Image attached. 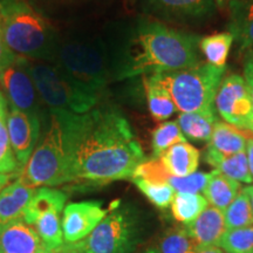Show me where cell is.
<instances>
[{"label": "cell", "instance_id": "6da1fadb", "mask_svg": "<svg viewBox=\"0 0 253 253\" xmlns=\"http://www.w3.org/2000/svg\"><path fill=\"white\" fill-rule=\"evenodd\" d=\"M50 113L62 129L69 183L101 185L132 178L145 161L130 123L115 107H94L84 114Z\"/></svg>", "mask_w": 253, "mask_h": 253}, {"label": "cell", "instance_id": "7a4b0ae2", "mask_svg": "<svg viewBox=\"0 0 253 253\" xmlns=\"http://www.w3.org/2000/svg\"><path fill=\"white\" fill-rule=\"evenodd\" d=\"M199 38L154 19H140L116 61L115 79L161 74L201 63Z\"/></svg>", "mask_w": 253, "mask_h": 253}, {"label": "cell", "instance_id": "3957f363", "mask_svg": "<svg viewBox=\"0 0 253 253\" xmlns=\"http://www.w3.org/2000/svg\"><path fill=\"white\" fill-rule=\"evenodd\" d=\"M2 39L15 55L34 60L55 56V32L46 18L25 0H0Z\"/></svg>", "mask_w": 253, "mask_h": 253}, {"label": "cell", "instance_id": "277c9868", "mask_svg": "<svg viewBox=\"0 0 253 253\" xmlns=\"http://www.w3.org/2000/svg\"><path fill=\"white\" fill-rule=\"evenodd\" d=\"M225 67L199 63L182 71L161 73V81L171 94L177 110L181 113L216 112L214 99Z\"/></svg>", "mask_w": 253, "mask_h": 253}, {"label": "cell", "instance_id": "5b68a950", "mask_svg": "<svg viewBox=\"0 0 253 253\" xmlns=\"http://www.w3.org/2000/svg\"><path fill=\"white\" fill-rule=\"evenodd\" d=\"M19 178L32 188L69 183L68 161L59 120L50 113V122Z\"/></svg>", "mask_w": 253, "mask_h": 253}, {"label": "cell", "instance_id": "8992f818", "mask_svg": "<svg viewBox=\"0 0 253 253\" xmlns=\"http://www.w3.org/2000/svg\"><path fill=\"white\" fill-rule=\"evenodd\" d=\"M56 66L77 86L99 95L109 78L108 55L102 46L88 41L72 40L58 45Z\"/></svg>", "mask_w": 253, "mask_h": 253}, {"label": "cell", "instance_id": "52a82bcc", "mask_svg": "<svg viewBox=\"0 0 253 253\" xmlns=\"http://www.w3.org/2000/svg\"><path fill=\"white\" fill-rule=\"evenodd\" d=\"M26 66L40 100L53 112L84 114L96 106L99 95L88 93L73 82L58 66L43 62L30 63Z\"/></svg>", "mask_w": 253, "mask_h": 253}, {"label": "cell", "instance_id": "ba28073f", "mask_svg": "<svg viewBox=\"0 0 253 253\" xmlns=\"http://www.w3.org/2000/svg\"><path fill=\"white\" fill-rule=\"evenodd\" d=\"M140 236L137 216L123 208L107 214L78 245L84 253H131L140 242Z\"/></svg>", "mask_w": 253, "mask_h": 253}, {"label": "cell", "instance_id": "9c48e42d", "mask_svg": "<svg viewBox=\"0 0 253 253\" xmlns=\"http://www.w3.org/2000/svg\"><path fill=\"white\" fill-rule=\"evenodd\" d=\"M216 112L224 122L253 132V107L244 78L229 74L221 80L214 99Z\"/></svg>", "mask_w": 253, "mask_h": 253}, {"label": "cell", "instance_id": "30bf717a", "mask_svg": "<svg viewBox=\"0 0 253 253\" xmlns=\"http://www.w3.org/2000/svg\"><path fill=\"white\" fill-rule=\"evenodd\" d=\"M0 84L11 107L39 116L40 96L26 66V58L18 56L8 67L0 72Z\"/></svg>", "mask_w": 253, "mask_h": 253}, {"label": "cell", "instance_id": "8fae6325", "mask_svg": "<svg viewBox=\"0 0 253 253\" xmlns=\"http://www.w3.org/2000/svg\"><path fill=\"white\" fill-rule=\"evenodd\" d=\"M216 0H143V9L158 19L176 23H198L210 18Z\"/></svg>", "mask_w": 253, "mask_h": 253}, {"label": "cell", "instance_id": "7c38bea8", "mask_svg": "<svg viewBox=\"0 0 253 253\" xmlns=\"http://www.w3.org/2000/svg\"><path fill=\"white\" fill-rule=\"evenodd\" d=\"M108 211L100 202H78L69 203L62 211L61 227L65 243L81 242L93 232Z\"/></svg>", "mask_w": 253, "mask_h": 253}, {"label": "cell", "instance_id": "4fadbf2b", "mask_svg": "<svg viewBox=\"0 0 253 253\" xmlns=\"http://www.w3.org/2000/svg\"><path fill=\"white\" fill-rule=\"evenodd\" d=\"M7 128L12 149L21 168L26 166L40 136V118L9 107Z\"/></svg>", "mask_w": 253, "mask_h": 253}, {"label": "cell", "instance_id": "5bb4252c", "mask_svg": "<svg viewBox=\"0 0 253 253\" xmlns=\"http://www.w3.org/2000/svg\"><path fill=\"white\" fill-rule=\"evenodd\" d=\"M186 232L195 240L198 248L219 246L227 229L224 211L208 207L199 216L185 225Z\"/></svg>", "mask_w": 253, "mask_h": 253}, {"label": "cell", "instance_id": "9a60e30c", "mask_svg": "<svg viewBox=\"0 0 253 253\" xmlns=\"http://www.w3.org/2000/svg\"><path fill=\"white\" fill-rule=\"evenodd\" d=\"M43 248L33 225L18 219L0 229V253H38Z\"/></svg>", "mask_w": 253, "mask_h": 253}, {"label": "cell", "instance_id": "2e32d148", "mask_svg": "<svg viewBox=\"0 0 253 253\" xmlns=\"http://www.w3.org/2000/svg\"><path fill=\"white\" fill-rule=\"evenodd\" d=\"M34 192L36 189L25 184L20 178L0 191V229L12 221L23 219Z\"/></svg>", "mask_w": 253, "mask_h": 253}, {"label": "cell", "instance_id": "e0dca14e", "mask_svg": "<svg viewBox=\"0 0 253 253\" xmlns=\"http://www.w3.org/2000/svg\"><path fill=\"white\" fill-rule=\"evenodd\" d=\"M229 32L243 49H253V0H229Z\"/></svg>", "mask_w": 253, "mask_h": 253}, {"label": "cell", "instance_id": "ac0fdd59", "mask_svg": "<svg viewBox=\"0 0 253 253\" xmlns=\"http://www.w3.org/2000/svg\"><path fill=\"white\" fill-rule=\"evenodd\" d=\"M143 86L151 116L156 121H164L172 116L177 110L175 102L158 74L143 75Z\"/></svg>", "mask_w": 253, "mask_h": 253}, {"label": "cell", "instance_id": "d6986e66", "mask_svg": "<svg viewBox=\"0 0 253 253\" xmlns=\"http://www.w3.org/2000/svg\"><path fill=\"white\" fill-rule=\"evenodd\" d=\"M160 158L167 171L173 177L191 175L199 166V151L186 141L172 145Z\"/></svg>", "mask_w": 253, "mask_h": 253}, {"label": "cell", "instance_id": "ffe728a7", "mask_svg": "<svg viewBox=\"0 0 253 253\" xmlns=\"http://www.w3.org/2000/svg\"><path fill=\"white\" fill-rule=\"evenodd\" d=\"M67 198V194L62 190L48 186L38 188L25 210L23 219L30 225H34L38 218L50 211L62 213Z\"/></svg>", "mask_w": 253, "mask_h": 253}, {"label": "cell", "instance_id": "44dd1931", "mask_svg": "<svg viewBox=\"0 0 253 253\" xmlns=\"http://www.w3.org/2000/svg\"><path fill=\"white\" fill-rule=\"evenodd\" d=\"M246 135L244 131L226 122L217 121L208 149L221 155L231 156L246 150Z\"/></svg>", "mask_w": 253, "mask_h": 253}, {"label": "cell", "instance_id": "7402d4cb", "mask_svg": "<svg viewBox=\"0 0 253 253\" xmlns=\"http://www.w3.org/2000/svg\"><path fill=\"white\" fill-rule=\"evenodd\" d=\"M240 190L242 189L239 182L223 175L218 170H213L211 171V178L203 191V195L211 207L225 211L238 196Z\"/></svg>", "mask_w": 253, "mask_h": 253}, {"label": "cell", "instance_id": "603a6c76", "mask_svg": "<svg viewBox=\"0 0 253 253\" xmlns=\"http://www.w3.org/2000/svg\"><path fill=\"white\" fill-rule=\"evenodd\" d=\"M205 161L216 170L237 182H243L251 184L253 178L250 172L248 155L245 151L231 155V156H221L214 151L208 149L205 154Z\"/></svg>", "mask_w": 253, "mask_h": 253}, {"label": "cell", "instance_id": "cb8c5ba5", "mask_svg": "<svg viewBox=\"0 0 253 253\" xmlns=\"http://www.w3.org/2000/svg\"><path fill=\"white\" fill-rule=\"evenodd\" d=\"M216 122V112L181 113L177 121L185 137L199 142L210 141Z\"/></svg>", "mask_w": 253, "mask_h": 253}, {"label": "cell", "instance_id": "d4e9b609", "mask_svg": "<svg viewBox=\"0 0 253 253\" xmlns=\"http://www.w3.org/2000/svg\"><path fill=\"white\" fill-rule=\"evenodd\" d=\"M233 38L230 32H220L199 40V50L203 53L209 65L214 67H225Z\"/></svg>", "mask_w": 253, "mask_h": 253}, {"label": "cell", "instance_id": "484cf974", "mask_svg": "<svg viewBox=\"0 0 253 253\" xmlns=\"http://www.w3.org/2000/svg\"><path fill=\"white\" fill-rule=\"evenodd\" d=\"M60 214L61 213L50 211L38 218L33 225L43 248L49 251H54L65 244Z\"/></svg>", "mask_w": 253, "mask_h": 253}, {"label": "cell", "instance_id": "4316f807", "mask_svg": "<svg viewBox=\"0 0 253 253\" xmlns=\"http://www.w3.org/2000/svg\"><path fill=\"white\" fill-rule=\"evenodd\" d=\"M7 102L4 94L0 93V173H13L20 169L12 149L7 128Z\"/></svg>", "mask_w": 253, "mask_h": 253}, {"label": "cell", "instance_id": "83f0119b", "mask_svg": "<svg viewBox=\"0 0 253 253\" xmlns=\"http://www.w3.org/2000/svg\"><path fill=\"white\" fill-rule=\"evenodd\" d=\"M209 207L207 198L199 194L176 192L172 199L171 210L176 220L186 224L195 220Z\"/></svg>", "mask_w": 253, "mask_h": 253}, {"label": "cell", "instance_id": "f1b7e54d", "mask_svg": "<svg viewBox=\"0 0 253 253\" xmlns=\"http://www.w3.org/2000/svg\"><path fill=\"white\" fill-rule=\"evenodd\" d=\"M224 217H225L229 230L253 225V210L251 202H250L249 196L244 189L240 190L235 201L224 211Z\"/></svg>", "mask_w": 253, "mask_h": 253}, {"label": "cell", "instance_id": "f546056e", "mask_svg": "<svg viewBox=\"0 0 253 253\" xmlns=\"http://www.w3.org/2000/svg\"><path fill=\"white\" fill-rule=\"evenodd\" d=\"M186 138L177 121H168L153 131V158H160L172 145L185 142Z\"/></svg>", "mask_w": 253, "mask_h": 253}, {"label": "cell", "instance_id": "4dcf8cb0", "mask_svg": "<svg viewBox=\"0 0 253 253\" xmlns=\"http://www.w3.org/2000/svg\"><path fill=\"white\" fill-rule=\"evenodd\" d=\"M198 249L185 227H176L168 231L161 238L157 248L160 253H196Z\"/></svg>", "mask_w": 253, "mask_h": 253}, {"label": "cell", "instance_id": "1f68e13d", "mask_svg": "<svg viewBox=\"0 0 253 253\" xmlns=\"http://www.w3.org/2000/svg\"><path fill=\"white\" fill-rule=\"evenodd\" d=\"M132 182L155 207L166 209L171 205L176 192L169 183H154L142 178H132Z\"/></svg>", "mask_w": 253, "mask_h": 253}, {"label": "cell", "instance_id": "d6a6232c", "mask_svg": "<svg viewBox=\"0 0 253 253\" xmlns=\"http://www.w3.org/2000/svg\"><path fill=\"white\" fill-rule=\"evenodd\" d=\"M219 248L225 253H253V225L227 230Z\"/></svg>", "mask_w": 253, "mask_h": 253}, {"label": "cell", "instance_id": "836d02e7", "mask_svg": "<svg viewBox=\"0 0 253 253\" xmlns=\"http://www.w3.org/2000/svg\"><path fill=\"white\" fill-rule=\"evenodd\" d=\"M211 178V172H194L185 177L170 176L168 179L175 192L183 194H201L207 188Z\"/></svg>", "mask_w": 253, "mask_h": 253}, {"label": "cell", "instance_id": "e575fe53", "mask_svg": "<svg viewBox=\"0 0 253 253\" xmlns=\"http://www.w3.org/2000/svg\"><path fill=\"white\" fill-rule=\"evenodd\" d=\"M170 173L167 171L161 158L144 161L136 168L132 178H142L154 183H168Z\"/></svg>", "mask_w": 253, "mask_h": 253}, {"label": "cell", "instance_id": "d590c367", "mask_svg": "<svg viewBox=\"0 0 253 253\" xmlns=\"http://www.w3.org/2000/svg\"><path fill=\"white\" fill-rule=\"evenodd\" d=\"M244 80L251 96L253 107V49H246L244 56Z\"/></svg>", "mask_w": 253, "mask_h": 253}, {"label": "cell", "instance_id": "8d00e7d4", "mask_svg": "<svg viewBox=\"0 0 253 253\" xmlns=\"http://www.w3.org/2000/svg\"><path fill=\"white\" fill-rule=\"evenodd\" d=\"M17 58L18 56L6 46L5 41L2 39V34H0V72L12 65Z\"/></svg>", "mask_w": 253, "mask_h": 253}, {"label": "cell", "instance_id": "74e56055", "mask_svg": "<svg viewBox=\"0 0 253 253\" xmlns=\"http://www.w3.org/2000/svg\"><path fill=\"white\" fill-rule=\"evenodd\" d=\"M55 253H84L79 248L78 243H65L61 248L54 250Z\"/></svg>", "mask_w": 253, "mask_h": 253}, {"label": "cell", "instance_id": "f35d334b", "mask_svg": "<svg viewBox=\"0 0 253 253\" xmlns=\"http://www.w3.org/2000/svg\"><path fill=\"white\" fill-rule=\"evenodd\" d=\"M246 155H248V161H249V168L250 172L253 178V138H249L246 142Z\"/></svg>", "mask_w": 253, "mask_h": 253}, {"label": "cell", "instance_id": "ab89813d", "mask_svg": "<svg viewBox=\"0 0 253 253\" xmlns=\"http://www.w3.org/2000/svg\"><path fill=\"white\" fill-rule=\"evenodd\" d=\"M196 253H225L219 246H209V248H199Z\"/></svg>", "mask_w": 253, "mask_h": 253}, {"label": "cell", "instance_id": "60d3db41", "mask_svg": "<svg viewBox=\"0 0 253 253\" xmlns=\"http://www.w3.org/2000/svg\"><path fill=\"white\" fill-rule=\"evenodd\" d=\"M9 178H11V176L9 175H5V173H0V191H1L2 189L5 188L6 184H7Z\"/></svg>", "mask_w": 253, "mask_h": 253}, {"label": "cell", "instance_id": "b9f144b4", "mask_svg": "<svg viewBox=\"0 0 253 253\" xmlns=\"http://www.w3.org/2000/svg\"><path fill=\"white\" fill-rule=\"evenodd\" d=\"M244 190L246 191V194H248L249 198H250V202H251V207H252V210H253V185H250V186H246L244 188Z\"/></svg>", "mask_w": 253, "mask_h": 253}, {"label": "cell", "instance_id": "7bdbcfd3", "mask_svg": "<svg viewBox=\"0 0 253 253\" xmlns=\"http://www.w3.org/2000/svg\"><path fill=\"white\" fill-rule=\"evenodd\" d=\"M140 253H160V251H158L157 248H148Z\"/></svg>", "mask_w": 253, "mask_h": 253}, {"label": "cell", "instance_id": "ee69618b", "mask_svg": "<svg viewBox=\"0 0 253 253\" xmlns=\"http://www.w3.org/2000/svg\"><path fill=\"white\" fill-rule=\"evenodd\" d=\"M216 1H217V5H218V6H220V5H223L224 2H227V1H229V0H216Z\"/></svg>", "mask_w": 253, "mask_h": 253}, {"label": "cell", "instance_id": "f6af8a7d", "mask_svg": "<svg viewBox=\"0 0 253 253\" xmlns=\"http://www.w3.org/2000/svg\"><path fill=\"white\" fill-rule=\"evenodd\" d=\"M38 253H55V252L54 251H49V250H46V249H42L40 252H38Z\"/></svg>", "mask_w": 253, "mask_h": 253}, {"label": "cell", "instance_id": "bcb514c9", "mask_svg": "<svg viewBox=\"0 0 253 253\" xmlns=\"http://www.w3.org/2000/svg\"><path fill=\"white\" fill-rule=\"evenodd\" d=\"M129 1H130V2H134V1H135V0H129Z\"/></svg>", "mask_w": 253, "mask_h": 253}, {"label": "cell", "instance_id": "7dc6e473", "mask_svg": "<svg viewBox=\"0 0 253 253\" xmlns=\"http://www.w3.org/2000/svg\"><path fill=\"white\" fill-rule=\"evenodd\" d=\"M249 132H250V131H249ZM250 134H252V135H253V132H250Z\"/></svg>", "mask_w": 253, "mask_h": 253}]
</instances>
